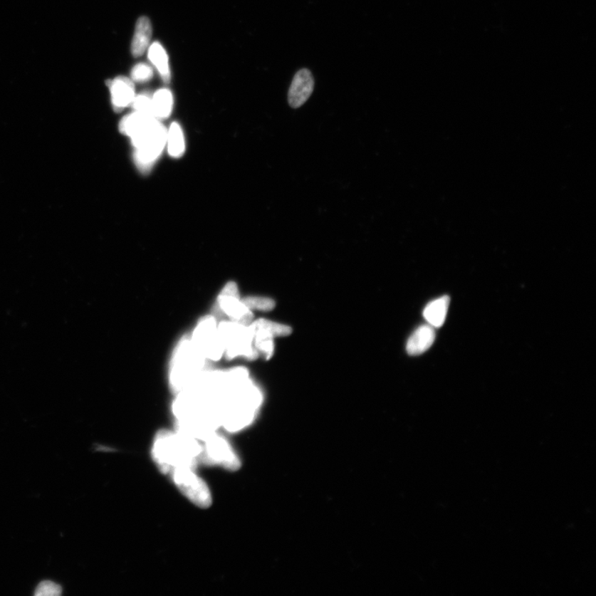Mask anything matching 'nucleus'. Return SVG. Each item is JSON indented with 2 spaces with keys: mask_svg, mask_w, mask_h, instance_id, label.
Here are the masks:
<instances>
[{
  "mask_svg": "<svg viewBox=\"0 0 596 596\" xmlns=\"http://www.w3.org/2000/svg\"><path fill=\"white\" fill-rule=\"evenodd\" d=\"M170 475L178 490L199 508H207L211 506L212 496L206 483L199 477L195 470L190 468H178Z\"/></svg>",
  "mask_w": 596,
  "mask_h": 596,
  "instance_id": "0eeeda50",
  "label": "nucleus"
},
{
  "mask_svg": "<svg viewBox=\"0 0 596 596\" xmlns=\"http://www.w3.org/2000/svg\"><path fill=\"white\" fill-rule=\"evenodd\" d=\"M242 302L249 310H271L275 307L274 300L268 298L248 297Z\"/></svg>",
  "mask_w": 596,
  "mask_h": 596,
  "instance_id": "6ab92c4d",
  "label": "nucleus"
},
{
  "mask_svg": "<svg viewBox=\"0 0 596 596\" xmlns=\"http://www.w3.org/2000/svg\"><path fill=\"white\" fill-rule=\"evenodd\" d=\"M449 304L450 298L447 296L432 300L424 309V315L427 322L433 328H441L445 323Z\"/></svg>",
  "mask_w": 596,
  "mask_h": 596,
  "instance_id": "4468645a",
  "label": "nucleus"
},
{
  "mask_svg": "<svg viewBox=\"0 0 596 596\" xmlns=\"http://www.w3.org/2000/svg\"><path fill=\"white\" fill-rule=\"evenodd\" d=\"M152 75H154V70L149 64H137L131 70L132 80L137 83H146L152 79Z\"/></svg>",
  "mask_w": 596,
  "mask_h": 596,
  "instance_id": "aec40b11",
  "label": "nucleus"
},
{
  "mask_svg": "<svg viewBox=\"0 0 596 596\" xmlns=\"http://www.w3.org/2000/svg\"><path fill=\"white\" fill-rule=\"evenodd\" d=\"M314 78L308 69H300L295 74L288 90V103L297 109L307 102L314 90Z\"/></svg>",
  "mask_w": 596,
  "mask_h": 596,
  "instance_id": "9d476101",
  "label": "nucleus"
},
{
  "mask_svg": "<svg viewBox=\"0 0 596 596\" xmlns=\"http://www.w3.org/2000/svg\"><path fill=\"white\" fill-rule=\"evenodd\" d=\"M206 360L192 340L181 341L173 355L170 372L171 385L177 394L189 388L206 370Z\"/></svg>",
  "mask_w": 596,
  "mask_h": 596,
  "instance_id": "20e7f679",
  "label": "nucleus"
},
{
  "mask_svg": "<svg viewBox=\"0 0 596 596\" xmlns=\"http://www.w3.org/2000/svg\"><path fill=\"white\" fill-rule=\"evenodd\" d=\"M436 339L435 328L422 325L410 336L407 343V351L410 355H419L431 348Z\"/></svg>",
  "mask_w": 596,
  "mask_h": 596,
  "instance_id": "f8f14e48",
  "label": "nucleus"
},
{
  "mask_svg": "<svg viewBox=\"0 0 596 596\" xmlns=\"http://www.w3.org/2000/svg\"><path fill=\"white\" fill-rule=\"evenodd\" d=\"M262 401L261 391L249 379L227 385L218 402L221 427L230 432L246 429L256 419Z\"/></svg>",
  "mask_w": 596,
  "mask_h": 596,
  "instance_id": "f03ea898",
  "label": "nucleus"
},
{
  "mask_svg": "<svg viewBox=\"0 0 596 596\" xmlns=\"http://www.w3.org/2000/svg\"><path fill=\"white\" fill-rule=\"evenodd\" d=\"M216 313L217 315L226 314L234 322L244 325L252 323L253 313L239 299L236 284L231 282L224 288L218 298Z\"/></svg>",
  "mask_w": 596,
  "mask_h": 596,
  "instance_id": "1a4fd4ad",
  "label": "nucleus"
},
{
  "mask_svg": "<svg viewBox=\"0 0 596 596\" xmlns=\"http://www.w3.org/2000/svg\"><path fill=\"white\" fill-rule=\"evenodd\" d=\"M132 106L135 111L152 115V96L147 93H142L135 96Z\"/></svg>",
  "mask_w": 596,
  "mask_h": 596,
  "instance_id": "412c9836",
  "label": "nucleus"
},
{
  "mask_svg": "<svg viewBox=\"0 0 596 596\" xmlns=\"http://www.w3.org/2000/svg\"><path fill=\"white\" fill-rule=\"evenodd\" d=\"M62 587L59 585L45 580L38 585L34 595L36 596H59L62 595Z\"/></svg>",
  "mask_w": 596,
  "mask_h": 596,
  "instance_id": "4be33fe9",
  "label": "nucleus"
},
{
  "mask_svg": "<svg viewBox=\"0 0 596 596\" xmlns=\"http://www.w3.org/2000/svg\"><path fill=\"white\" fill-rule=\"evenodd\" d=\"M152 37V25L149 18L137 19L134 38L131 44V52L135 58L141 57L149 48Z\"/></svg>",
  "mask_w": 596,
  "mask_h": 596,
  "instance_id": "ddd939ff",
  "label": "nucleus"
},
{
  "mask_svg": "<svg viewBox=\"0 0 596 596\" xmlns=\"http://www.w3.org/2000/svg\"><path fill=\"white\" fill-rule=\"evenodd\" d=\"M201 441L180 432L160 431L152 445V459L160 471L170 474L178 468L196 470L200 464Z\"/></svg>",
  "mask_w": 596,
  "mask_h": 596,
  "instance_id": "7ed1b4c3",
  "label": "nucleus"
},
{
  "mask_svg": "<svg viewBox=\"0 0 596 596\" xmlns=\"http://www.w3.org/2000/svg\"><path fill=\"white\" fill-rule=\"evenodd\" d=\"M168 154L172 157H180L185 152L184 135L180 125L174 122L167 130V144Z\"/></svg>",
  "mask_w": 596,
  "mask_h": 596,
  "instance_id": "a211bd4d",
  "label": "nucleus"
},
{
  "mask_svg": "<svg viewBox=\"0 0 596 596\" xmlns=\"http://www.w3.org/2000/svg\"><path fill=\"white\" fill-rule=\"evenodd\" d=\"M112 105L116 111H121L132 105L135 98L132 81L125 76H118L109 83Z\"/></svg>",
  "mask_w": 596,
  "mask_h": 596,
  "instance_id": "9b49d317",
  "label": "nucleus"
},
{
  "mask_svg": "<svg viewBox=\"0 0 596 596\" xmlns=\"http://www.w3.org/2000/svg\"><path fill=\"white\" fill-rule=\"evenodd\" d=\"M253 335L261 334L269 336V338H278V336H287L292 333V329L286 325L279 324L268 320H258L249 325Z\"/></svg>",
  "mask_w": 596,
  "mask_h": 596,
  "instance_id": "f3484780",
  "label": "nucleus"
},
{
  "mask_svg": "<svg viewBox=\"0 0 596 596\" xmlns=\"http://www.w3.org/2000/svg\"><path fill=\"white\" fill-rule=\"evenodd\" d=\"M192 341L206 359L218 360L225 352L218 325L213 317H205L200 320L192 335Z\"/></svg>",
  "mask_w": 596,
  "mask_h": 596,
  "instance_id": "6e6552de",
  "label": "nucleus"
},
{
  "mask_svg": "<svg viewBox=\"0 0 596 596\" xmlns=\"http://www.w3.org/2000/svg\"><path fill=\"white\" fill-rule=\"evenodd\" d=\"M149 58L159 71L164 83H169L171 71L169 63H168L167 54L164 47L159 42H155L151 45L149 50Z\"/></svg>",
  "mask_w": 596,
  "mask_h": 596,
  "instance_id": "dca6fc26",
  "label": "nucleus"
},
{
  "mask_svg": "<svg viewBox=\"0 0 596 596\" xmlns=\"http://www.w3.org/2000/svg\"><path fill=\"white\" fill-rule=\"evenodd\" d=\"M224 347L229 359L244 356L249 360L256 359L258 351L253 346V338L249 325L236 322H224L218 325Z\"/></svg>",
  "mask_w": 596,
  "mask_h": 596,
  "instance_id": "39448f33",
  "label": "nucleus"
},
{
  "mask_svg": "<svg viewBox=\"0 0 596 596\" xmlns=\"http://www.w3.org/2000/svg\"><path fill=\"white\" fill-rule=\"evenodd\" d=\"M202 451L199 462L204 465L220 466L227 471H238L241 462L236 451L225 437L216 432L200 441Z\"/></svg>",
  "mask_w": 596,
  "mask_h": 596,
  "instance_id": "423d86ee",
  "label": "nucleus"
},
{
  "mask_svg": "<svg viewBox=\"0 0 596 596\" xmlns=\"http://www.w3.org/2000/svg\"><path fill=\"white\" fill-rule=\"evenodd\" d=\"M152 115L157 120H166L170 116L173 106L172 91L167 88L157 90L152 96Z\"/></svg>",
  "mask_w": 596,
  "mask_h": 596,
  "instance_id": "2eb2a0df",
  "label": "nucleus"
},
{
  "mask_svg": "<svg viewBox=\"0 0 596 596\" xmlns=\"http://www.w3.org/2000/svg\"><path fill=\"white\" fill-rule=\"evenodd\" d=\"M120 130L131 139L137 166L142 172L150 171L165 149V126L152 115L135 111L121 120Z\"/></svg>",
  "mask_w": 596,
  "mask_h": 596,
  "instance_id": "f257e3e1",
  "label": "nucleus"
}]
</instances>
